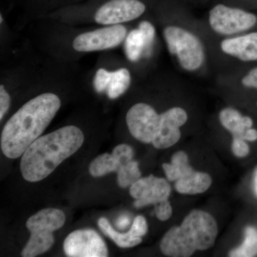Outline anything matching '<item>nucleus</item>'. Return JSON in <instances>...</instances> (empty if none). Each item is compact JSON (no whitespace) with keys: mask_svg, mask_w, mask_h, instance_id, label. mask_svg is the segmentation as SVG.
Returning <instances> with one entry per match:
<instances>
[{"mask_svg":"<svg viewBox=\"0 0 257 257\" xmlns=\"http://www.w3.org/2000/svg\"><path fill=\"white\" fill-rule=\"evenodd\" d=\"M231 150L235 156L237 157H244L249 153L248 145L241 138H233Z\"/></svg>","mask_w":257,"mask_h":257,"instance_id":"obj_29","label":"nucleus"},{"mask_svg":"<svg viewBox=\"0 0 257 257\" xmlns=\"http://www.w3.org/2000/svg\"><path fill=\"white\" fill-rule=\"evenodd\" d=\"M116 172L118 184L121 188L131 187L138 179L141 178L142 173L139 168L138 162L133 160L120 167Z\"/></svg>","mask_w":257,"mask_h":257,"instance_id":"obj_23","label":"nucleus"},{"mask_svg":"<svg viewBox=\"0 0 257 257\" xmlns=\"http://www.w3.org/2000/svg\"><path fill=\"white\" fill-rule=\"evenodd\" d=\"M111 155L116 160L119 169L120 167L133 161L134 150L130 145L123 144L115 147Z\"/></svg>","mask_w":257,"mask_h":257,"instance_id":"obj_24","label":"nucleus"},{"mask_svg":"<svg viewBox=\"0 0 257 257\" xmlns=\"http://www.w3.org/2000/svg\"><path fill=\"white\" fill-rule=\"evenodd\" d=\"M243 86L247 87L255 88L257 89V67L248 72L241 79Z\"/></svg>","mask_w":257,"mask_h":257,"instance_id":"obj_31","label":"nucleus"},{"mask_svg":"<svg viewBox=\"0 0 257 257\" xmlns=\"http://www.w3.org/2000/svg\"><path fill=\"white\" fill-rule=\"evenodd\" d=\"M243 242L239 247L231 250L229 256L253 257L257 255V230L252 226L245 229Z\"/></svg>","mask_w":257,"mask_h":257,"instance_id":"obj_21","label":"nucleus"},{"mask_svg":"<svg viewBox=\"0 0 257 257\" xmlns=\"http://www.w3.org/2000/svg\"><path fill=\"white\" fill-rule=\"evenodd\" d=\"M80 128L64 126L44 135L27 149L22 156L20 170L25 180H43L68 157L78 151L84 143Z\"/></svg>","mask_w":257,"mask_h":257,"instance_id":"obj_2","label":"nucleus"},{"mask_svg":"<svg viewBox=\"0 0 257 257\" xmlns=\"http://www.w3.org/2000/svg\"><path fill=\"white\" fill-rule=\"evenodd\" d=\"M254 189L255 192H256V194L257 196V170L256 171V173H255L254 177Z\"/></svg>","mask_w":257,"mask_h":257,"instance_id":"obj_34","label":"nucleus"},{"mask_svg":"<svg viewBox=\"0 0 257 257\" xmlns=\"http://www.w3.org/2000/svg\"><path fill=\"white\" fill-rule=\"evenodd\" d=\"M119 166L116 163L112 155L104 153L99 155L92 161L89 165V172L94 177H102L111 173L117 172Z\"/></svg>","mask_w":257,"mask_h":257,"instance_id":"obj_22","label":"nucleus"},{"mask_svg":"<svg viewBox=\"0 0 257 257\" xmlns=\"http://www.w3.org/2000/svg\"><path fill=\"white\" fill-rule=\"evenodd\" d=\"M124 51L126 57L131 62L140 60L145 52V40L139 28L132 30L125 38Z\"/></svg>","mask_w":257,"mask_h":257,"instance_id":"obj_20","label":"nucleus"},{"mask_svg":"<svg viewBox=\"0 0 257 257\" xmlns=\"http://www.w3.org/2000/svg\"><path fill=\"white\" fill-rule=\"evenodd\" d=\"M160 117V114L152 106L138 103L128 109L126 124L134 138L142 143L150 144L156 135Z\"/></svg>","mask_w":257,"mask_h":257,"instance_id":"obj_8","label":"nucleus"},{"mask_svg":"<svg viewBox=\"0 0 257 257\" xmlns=\"http://www.w3.org/2000/svg\"><path fill=\"white\" fill-rule=\"evenodd\" d=\"M243 140L247 141H255L257 140V131L254 128H249L246 130L243 136Z\"/></svg>","mask_w":257,"mask_h":257,"instance_id":"obj_33","label":"nucleus"},{"mask_svg":"<svg viewBox=\"0 0 257 257\" xmlns=\"http://www.w3.org/2000/svg\"><path fill=\"white\" fill-rule=\"evenodd\" d=\"M111 77V72L104 69H99L96 72L94 79V87L96 92L101 93L107 89Z\"/></svg>","mask_w":257,"mask_h":257,"instance_id":"obj_26","label":"nucleus"},{"mask_svg":"<svg viewBox=\"0 0 257 257\" xmlns=\"http://www.w3.org/2000/svg\"><path fill=\"white\" fill-rule=\"evenodd\" d=\"M164 37L169 51L177 56L182 68L193 72L202 67L204 47L194 34L179 27L169 26L164 30Z\"/></svg>","mask_w":257,"mask_h":257,"instance_id":"obj_4","label":"nucleus"},{"mask_svg":"<svg viewBox=\"0 0 257 257\" xmlns=\"http://www.w3.org/2000/svg\"><path fill=\"white\" fill-rule=\"evenodd\" d=\"M63 211L54 208L42 209L29 218L26 226L30 232L35 231H53L60 229L65 223Z\"/></svg>","mask_w":257,"mask_h":257,"instance_id":"obj_13","label":"nucleus"},{"mask_svg":"<svg viewBox=\"0 0 257 257\" xmlns=\"http://www.w3.org/2000/svg\"><path fill=\"white\" fill-rule=\"evenodd\" d=\"M221 49L226 55L243 62L257 61V32L225 39Z\"/></svg>","mask_w":257,"mask_h":257,"instance_id":"obj_12","label":"nucleus"},{"mask_svg":"<svg viewBox=\"0 0 257 257\" xmlns=\"http://www.w3.org/2000/svg\"><path fill=\"white\" fill-rule=\"evenodd\" d=\"M98 225L102 232L112 239L119 247H134L142 242L141 237H135L130 234V231L126 233H119L116 231L106 218H100L98 221Z\"/></svg>","mask_w":257,"mask_h":257,"instance_id":"obj_18","label":"nucleus"},{"mask_svg":"<svg viewBox=\"0 0 257 257\" xmlns=\"http://www.w3.org/2000/svg\"><path fill=\"white\" fill-rule=\"evenodd\" d=\"M218 225L209 213L193 210L180 226L171 228L160 243L162 252L167 256L189 257L196 251H204L214 246Z\"/></svg>","mask_w":257,"mask_h":257,"instance_id":"obj_3","label":"nucleus"},{"mask_svg":"<svg viewBox=\"0 0 257 257\" xmlns=\"http://www.w3.org/2000/svg\"><path fill=\"white\" fill-rule=\"evenodd\" d=\"M209 23L216 33L233 35L252 28L257 23V17L245 10L220 4L209 12Z\"/></svg>","mask_w":257,"mask_h":257,"instance_id":"obj_5","label":"nucleus"},{"mask_svg":"<svg viewBox=\"0 0 257 257\" xmlns=\"http://www.w3.org/2000/svg\"><path fill=\"white\" fill-rule=\"evenodd\" d=\"M126 29L121 25H110L78 35L73 42L77 52L108 50L119 46L126 38Z\"/></svg>","mask_w":257,"mask_h":257,"instance_id":"obj_6","label":"nucleus"},{"mask_svg":"<svg viewBox=\"0 0 257 257\" xmlns=\"http://www.w3.org/2000/svg\"><path fill=\"white\" fill-rule=\"evenodd\" d=\"M211 183L210 175L192 170L176 181L175 189L180 194H202L211 187Z\"/></svg>","mask_w":257,"mask_h":257,"instance_id":"obj_14","label":"nucleus"},{"mask_svg":"<svg viewBox=\"0 0 257 257\" xmlns=\"http://www.w3.org/2000/svg\"><path fill=\"white\" fill-rule=\"evenodd\" d=\"M221 125L233 135V138L243 139L248 128L243 122V116L233 108H225L219 113Z\"/></svg>","mask_w":257,"mask_h":257,"instance_id":"obj_16","label":"nucleus"},{"mask_svg":"<svg viewBox=\"0 0 257 257\" xmlns=\"http://www.w3.org/2000/svg\"><path fill=\"white\" fill-rule=\"evenodd\" d=\"M172 188L164 178L153 175L140 178L130 187V194L135 199L134 206L141 208L168 200Z\"/></svg>","mask_w":257,"mask_h":257,"instance_id":"obj_10","label":"nucleus"},{"mask_svg":"<svg viewBox=\"0 0 257 257\" xmlns=\"http://www.w3.org/2000/svg\"><path fill=\"white\" fill-rule=\"evenodd\" d=\"M55 242L53 232L50 231H31V236L22 251L24 257H34L48 251Z\"/></svg>","mask_w":257,"mask_h":257,"instance_id":"obj_15","label":"nucleus"},{"mask_svg":"<svg viewBox=\"0 0 257 257\" xmlns=\"http://www.w3.org/2000/svg\"><path fill=\"white\" fill-rule=\"evenodd\" d=\"M130 84L131 74L127 69L121 68L111 72L110 82L106 89V94L109 99H116L127 90Z\"/></svg>","mask_w":257,"mask_h":257,"instance_id":"obj_19","label":"nucleus"},{"mask_svg":"<svg viewBox=\"0 0 257 257\" xmlns=\"http://www.w3.org/2000/svg\"><path fill=\"white\" fill-rule=\"evenodd\" d=\"M167 179L176 182L179 178L193 170L189 165L187 154L183 151L176 152L172 156L171 163H165L162 165Z\"/></svg>","mask_w":257,"mask_h":257,"instance_id":"obj_17","label":"nucleus"},{"mask_svg":"<svg viewBox=\"0 0 257 257\" xmlns=\"http://www.w3.org/2000/svg\"><path fill=\"white\" fill-rule=\"evenodd\" d=\"M172 206L168 200L164 201L156 204L155 207V214L157 219L160 221H167L170 219L172 215Z\"/></svg>","mask_w":257,"mask_h":257,"instance_id":"obj_28","label":"nucleus"},{"mask_svg":"<svg viewBox=\"0 0 257 257\" xmlns=\"http://www.w3.org/2000/svg\"><path fill=\"white\" fill-rule=\"evenodd\" d=\"M61 106L60 98L45 93L24 104L3 128L1 149L10 159L23 156L27 149L41 137Z\"/></svg>","mask_w":257,"mask_h":257,"instance_id":"obj_1","label":"nucleus"},{"mask_svg":"<svg viewBox=\"0 0 257 257\" xmlns=\"http://www.w3.org/2000/svg\"><path fill=\"white\" fill-rule=\"evenodd\" d=\"M64 251L70 257H106L105 242L96 231L85 229L70 233L64 241Z\"/></svg>","mask_w":257,"mask_h":257,"instance_id":"obj_7","label":"nucleus"},{"mask_svg":"<svg viewBox=\"0 0 257 257\" xmlns=\"http://www.w3.org/2000/svg\"><path fill=\"white\" fill-rule=\"evenodd\" d=\"M138 28L143 34L144 40H145V51L149 52L151 50L152 45L155 41V33H156L155 27L150 22L143 21L139 25Z\"/></svg>","mask_w":257,"mask_h":257,"instance_id":"obj_25","label":"nucleus"},{"mask_svg":"<svg viewBox=\"0 0 257 257\" xmlns=\"http://www.w3.org/2000/svg\"><path fill=\"white\" fill-rule=\"evenodd\" d=\"M130 223V219L128 216L122 215L120 216L117 219H116V225L120 229H124L125 228L127 227Z\"/></svg>","mask_w":257,"mask_h":257,"instance_id":"obj_32","label":"nucleus"},{"mask_svg":"<svg viewBox=\"0 0 257 257\" xmlns=\"http://www.w3.org/2000/svg\"><path fill=\"white\" fill-rule=\"evenodd\" d=\"M10 106V96L4 86H0V119H3Z\"/></svg>","mask_w":257,"mask_h":257,"instance_id":"obj_30","label":"nucleus"},{"mask_svg":"<svg viewBox=\"0 0 257 257\" xmlns=\"http://www.w3.org/2000/svg\"><path fill=\"white\" fill-rule=\"evenodd\" d=\"M146 6L140 0H109L96 12L94 20L104 25L133 21L142 16Z\"/></svg>","mask_w":257,"mask_h":257,"instance_id":"obj_9","label":"nucleus"},{"mask_svg":"<svg viewBox=\"0 0 257 257\" xmlns=\"http://www.w3.org/2000/svg\"><path fill=\"white\" fill-rule=\"evenodd\" d=\"M0 19H1V23H3V16L0 17Z\"/></svg>","mask_w":257,"mask_h":257,"instance_id":"obj_35","label":"nucleus"},{"mask_svg":"<svg viewBox=\"0 0 257 257\" xmlns=\"http://www.w3.org/2000/svg\"><path fill=\"white\" fill-rule=\"evenodd\" d=\"M188 119L187 111L182 108L172 107L160 114V123L152 145L158 150H165L178 143L181 126Z\"/></svg>","mask_w":257,"mask_h":257,"instance_id":"obj_11","label":"nucleus"},{"mask_svg":"<svg viewBox=\"0 0 257 257\" xmlns=\"http://www.w3.org/2000/svg\"><path fill=\"white\" fill-rule=\"evenodd\" d=\"M148 226L146 219L143 216H138L134 219L130 233L135 237H143L147 234Z\"/></svg>","mask_w":257,"mask_h":257,"instance_id":"obj_27","label":"nucleus"}]
</instances>
